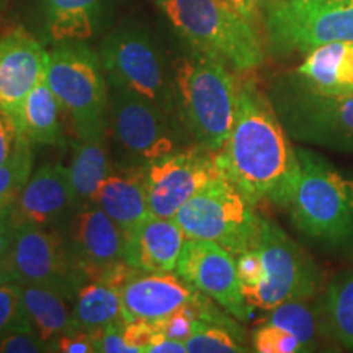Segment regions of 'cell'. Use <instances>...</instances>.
<instances>
[{
	"instance_id": "obj_1",
	"label": "cell",
	"mask_w": 353,
	"mask_h": 353,
	"mask_svg": "<svg viewBox=\"0 0 353 353\" xmlns=\"http://www.w3.org/2000/svg\"><path fill=\"white\" fill-rule=\"evenodd\" d=\"M216 162L224 179L252 205L288 206L299 174L296 149L270 97L252 81L241 82L232 130L216 152Z\"/></svg>"
},
{
	"instance_id": "obj_2",
	"label": "cell",
	"mask_w": 353,
	"mask_h": 353,
	"mask_svg": "<svg viewBox=\"0 0 353 353\" xmlns=\"http://www.w3.org/2000/svg\"><path fill=\"white\" fill-rule=\"evenodd\" d=\"M175 112L195 145L218 152L232 130L241 82L231 69L193 50L172 65Z\"/></svg>"
},
{
	"instance_id": "obj_3",
	"label": "cell",
	"mask_w": 353,
	"mask_h": 353,
	"mask_svg": "<svg viewBox=\"0 0 353 353\" xmlns=\"http://www.w3.org/2000/svg\"><path fill=\"white\" fill-rule=\"evenodd\" d=\"M299 174L286 206L291 224L325 247L353 237V176L309 149H296Z\"/></svg>"
},
{
	"instance_id": "obj_4",
	"label": "cell",
	"mask_w": 353,
	"mask_h": 353,
	"mask_svg": "<svg viewBox=\"0 0 353 353\" xmlns=\"http://www.w3.org/2000/svg\"><path fill=\"white\" fill-rule=\"evenodd\" d=\"M170 23L193 50L226 64L236 72L260 68L265 59L257 26L221 0H159Z\"/></svg>"
},
{
	"instance_id": "obj_5",
	"label": "cell",
	"mask_w": 353,
	"mask_h": 353,
	"mask_svg": "<svg viewBox=\"0 0 353 353\" xmlns=\"http://www.w3.org/2000/svg\"><path fill=\"white\" fill-rule=\"evenodd\" d=\"M46 81L77 138L108 134V81L100 54L83 41L57 43L50 51Z\"/></svg>"
},
{
	"instance_id": "obj_6",
	"label": "cell",
	"mask_w": 353,
	"mask_h": 353,
	"mask_svg": "<svg viewBox=\"0 0 353 353\" xmlns=\"http://www.w3.org/2000/svg\"><path fill=\"white\" fill-rule=\"evenodd\" d=\"M270 101L291 139L353 152V94H321L294 74L273 85Z\"/></svg>"
},
{
	"instance_id": "obj_7",
	"label": "cell",
	"mask_w": 353,
	"mask_h": 353,
	"mask_svg": "<svg viewBox=\"0 0 353 353\" xmlns=\"http://www.w3.org/2000/svg\"><path fill=\"white\" fill-rule=\"evenodd\" d=\"M229 180L221 176L200 190L175 214L187 239L214 242L234 257L255 249L263 219Z\"/></svg>"
},
{
	"instance_id": "obj_8",
	"label": "cell",
	"mask_w": 353,
	"mask_h": 353,
	"mask_svg": "<svg viewBox=\"0 0 353 353\" xmlns=\"http://www.w3.org/2000/svg\"><path fill=\"white\" fill-rule=\"evenodd\" d=\"M262 28L275 54L353 41V0H263Z\"/></svg>"
},
{
	"instance_id": "obj_9",
	"label": "cell",
	"mask_w": 353,
	"mask_h": 353,
	"mask_svg": "<svg viewBox=\"0 0 353 353\" xmlns=\"http://www.w3.org/2000/svg\"><path fill=\"white\" fill-rule=\"evenodd\" d=\"M108 138L120 157L118 162L128 165H148L179 151L169 114L113 81H108Z\"/></svg>"
},
{
	"instance_id": "obj_10",
	"label": "cell",
	"mask_w": 353,
	"mask_h": 353,
	"mask_svg": "<svg viewBox=\"0 0 353 353\" xmlns=\"http://www.w3.org/2000/svg\"><path fill=\"white\" fill-rule=\"evenodd\" d=\"M6 267L17 283L50 286L72 301L87 281L61 228L17 226Z\"/></svg>"
},
{
	"instance_id": "obj_11",
	"label": "cell",
	"mask_w": 353,
	"mask_h": 353,
	"mask_svg": "<svg viewBox=\"0 0 353 353\" xmlns=\"http://www.w3.org/2000/svg\"><path fill=\"white\" fill-rule=\"evenodd\" d=\"M265 276L257 290L247 294V303L265 311L291 299H312L321 288L322 278L316 263L273 221L263 219L257 245Z\"/></svg>"
},
{
	"instance_id": "obj_12",
	"label": "cell",
	"mask_w": 353,
	"mask_h": 353,
	"mask_svg": "<svg viewBox=\"0 0 353 353\" xmlns=\"http://www.w3.org/2000/svg\"><path fill=\"white\" fill-rule=\"evenodd\" d=\"M100 59L108 81L152 101L170 118L176 114L172 76L157 46L144 32L117 30L101 44Z\"/></svg>"
},
{
	"instance_id": "obj_13",
	"label": "cell",
	"mask_w": 353,
	"mask_h": 353,
	"mask_svg": "<svg viewBox=\"0 0 353 353\" xmlns=\"http://www.w3.org/2000/svg\"><path fill=\"white\" fill-rule=\"evenodd\" d=\"M221 176L216 152L200 145L159 157L145 165L149 211L174 219L190 198Z\"/></svg>"
},
{
	"instance_id": "obj_14",
	"label": "cell",
	"mask_w": 353,
	"mask_h": 353,
	"mask_svg": "<svg viewBox=\"0 0 353 353\" xmlns=\"http://www.w3.org/2000/svg\"><path fill=\"white\" fill-rule=\"evenodd\" d=\"M175 273L237 321H249L252 306L242 290L236 257L214 242L187 239Z\"/></svg>"
},
{
	"instance_id": "obj_15",
	"label": "cell",
	"mask_w": 353,
	"mask_h": 353,
	"mask_svg": "<svg viewBox=\"0 0 353 353\" xmlns=\"http://www.w3.org/2000/svg\"><path fill=\"white\" fill-rule=\"evenodd\" d=\"M63 232L87 280H97L105 268L125 260L126 234L97 205L74 210Z\"/></svg>"
},
{
	"instance_id": "obj_16",
	"label": "cell",
	"mask_w": 353,
	"mask_h": 353,
	"mask_svg": "<svg viewBox=\"0 0 353 353\" xmlns=\"http://www.w3.org/2000/svg\"><path fill=\"white\" fill-rule=\"evenodd\" d=\"M50 51L32 34L17 28L0 37V108L20 131V114L32 88L46 74Z\"/></svg>"
},
{
	"instance_id": "obj_17",
	"label": "cell",
	"mask_w": 353,
	"mask_h": 353,
	"mask_svg": "<svg viewBox=\"0 0 353 353\" xmlns=\"http://www.w3.org/2000/svg\"><path fill=\"white\" fill-rule=\"evenodd\" d=\"M76 210L69 169L63 164H44L37 169L21 190L12 210L15 226L63 228Z\"/></svg>"
},
{
	"instance_id": "obj_18",
	"label": "cell",
	"mask_w": 353,
	"mask_h": 353,
	"mask_svg": "<svg viewBox=\"0 0 353 353\" xmlns=\"http://www.w3.org/2000/svg\"><path fill=\"white\" fill-rule=\"evenodd\" d=\"M120 293L126 322L164 319L172 312L198 301L203 294L175 272L143 270L136 273Z\"/></svg>"
},
{
	"instance_id": "obj_19",
	"label": "cell",
	"mask_w": 353,
	"mask_h": 353,
	"mask_svg": "<svg viewBox=\"0 0 353 353\" xmlns=\"http://www.w3.org/2000/svg\"><path fill=\"white\" fill-rule=\"evenodd\" d=\"M185 241L175 219L151 213L126 236L125 260L143 272H175Z\"/></svg>"
},
{
	"instance_id": "obj_20",
	"label": "cell",
	"mask_w": 353,
	"mask_h": 353,
	"mask_svg": "<svg viewBox=\"0 0 353 353\" xmlns=\"http://www.w3.org/2000/svg\"><path fill=\"white\" fill-rule=\"evenodd\" d=\"M94 205L103 210L128 236L151 214L145 192V165L113 164L97 190Z\"/></svg>"
},
{
	"instance_id": "obj_21",
	"label": "cell",
	"mask_w": 353,
	"mask_h": 353,
	"mask_svg": "<svg viewBox=\"0 0 353 353\" xmlns=\"http://www.w3.org/2000/svg\"><path fill=\"white\" fill-rule=\"evenodd\" d=\"M296 74L321 94H353V41L322 44L306 52Z\"/></svg>"
},
{
	"instance_id": "obj_22",
	"label": "cell",
	"mask_w": 353,
	"mask_h": 353,
	"mask_svg": "<svg viewBox=\"0 0 353 353\" xmlns=\"http://www.w3.org/2000/svg\"><path fill=\"white\" fill-rule=\"evenodd\" d=\"M21 301L30 327L44 342L74 330V301L50 286L20 285Z\"/></svg>"
},
{
	"instance_id": "obj_23",
	"label": "cell",
	"mask_w": 353,
	"mask_h": 353,
	"mask_svg": "<svg viewBox=\"0 0 353 353\" xmlns=\"http://www.w3.org/2000/svg\"><path fill=\"white\" fill-rule=\"evenodd\" d=\"M112 167L108 134L88 139L77 138L74 141L72 161L68 169L76 198V210L94 205L97 190L107 179Z\"/></svg>"
},
{
	"instance_id": "obj_24",
	"label": "cell",
	"mask_w": 353,
	"mask_h": 353,
	"mask_svg": "<svg viewBox=\"0 0 353 353\" xmlns=\"http://www.w3.org/2000/svg\"><path fill=\"white\" fill-rule=\"evenodd\" d=\"M112 324H126L120 290L87 280L74 298L72 332L94 334Z\"/></svg>"
},
{
	"instance_id": "obj_25",
	"label": "cell",
	"mask_w": 353,
	"mask_h": 353,
	"mask_svg": "<svg viewBox=\"0 0 353 353\" xmlns=\"http://www.w3.org/2000/svg\"><path fill=\"white\" fill-rule=\"evenodd\" d=\"M103 0H43L44 21L56 43L85 41L99 26Z\"/></svg>"
},
{
	"instance_id": "obj_26",
	"label": "cell",
	"mask_w": 353,
	"mask_h": 353,
	"mask_svg": "<svg viewBox=\"0 0 353 353\" xmlns=\"http://www.w3.org/2000/svg\"><path fill=\"white\" fill-rule=\"evenodd\" d=\"M61 105L52 94L46 74L26 97L20 114V132L32 141V144L61 145L64 144Z\"/></svg>"
},
{
	"instance_id": "obj_27",
	"label": "cell",
	"mask_w": 353,
	"mask_h": 353,
	"mask_svg": "<svg viewBox=\"0 0 353 353\" xmlns=\"http://www.w3.org/2000/svg\"><path fill=\"white\" fill-rule=\"evenodd\" d=\"M319 307L325 334L341 347L353 350V268L330 281Z\"/></svg>"
},
{
	"instance_id": "obj_28",
	"label": "cell",
	"mask_w": 353,
	"mask_h": 353,
	"mask_svg": "<svg viewBox=\"0 0 353 353\" xmlns=\"http://www.w3.org/2000/svg\"><path fill=\"white\" fill-rule=\"evenodd\" d=\"M311 299H291L270 309L265 322L288 330L301 342L304 352L316 350L321 335H325V325L321 307L312 306Z\"/></svg>"
},
{
	"instance_id": "obj_29",
	"label": "cell",
	"mask_w": 353,
	"mask_h": 353,
	"mask_svg": "<svg viewBox=\"0 0 353 353\" xmlns=\"http://www.w3.org/2000/svg\"><path fill=\"white\" fill-rule=\"evenodd\" d=\"M242 329L231 319H198L196 329L185 341L187 353H241L250 352L245 347Z\"/></svg>"
},
{
	"instance_id": "obj_30",
	"label": "cell",
	"mask_w": 353,
	"mask_h": 353,
	"mask_svg": "<svg viewBox=\"0 0 353 353\" xmlns=\"http://www.w3.org/2000/svg\"><path fill=\"white\" fill-rule=\"evenodd\" d=\"M33 161L32 141L20 134L15 152L0 164V213H12L21 190L33 174Z\"/></svg>"
},
{
	"instance_id": "obj_31",
	"label": "cell",
	"mask_w": 353,
	"mask_h": 353,
	"mask_svg": "<svg viewBox=\"0 0 353 353\" xmlns=\"http://www.w3.org/2000/svg\"><path fill=\"white\" fill-rule=\"evenodd\" d=\"M10 330H32L21 301L20 283L0 286V335Z\"/></svg>"
},
{
	"instance_id": "obj_32",
	"label": "cell",
	"mask_w": 353,
	"mask_h": 353,
	"mask_svg": "<svg viewBox=\"0 0 353 353\" xmlns=\"http://www.w3.org/2000/svg\"><path fill=\"white\" fill-rule=\"evenodd\" d=\"M254 350L259 353H298L304 352L301 342L290 334L288 330L278 327V325L268 324L255 330L252 335Z\"/></svg>"
},
{
	"instance_id": "obj_33",
	"label": "cell",
	"mask_w": 353,
	"mask_h": 353,
	"mask_svg": "<svg viewBox=\"0 0 353 353\" xmlns=\"http://www.w3.org/2000/svg\"><path fill=\"white\" fill-rule=\"evenodd\" d=\"M54 352L52 343L44 342L33 330H10L0 335V353Z\"/></svg>"
},
{
	"instance_id": "obj_34",
	"label": "cell",
	"mask_w": 353,
	"mask_h": 353,
	"mask_svg": "<svg viewBox=\"0 0 353 353\" xmlns=\"http://www.w3.org/2000/svg\"><path fill=\"white\" fill-rule=\"evenodd\" d=\"M236 265L242 290H244V294L247 296V294H250L254 290L259 288V285L262 283L265 276L262 257H260L257 247L237 255Z\"/></svg>"
},
{
	"instance_id": "obj_35",
	"label": "cell",
	"mask_w": 353,
	"mask_h": 353,
	"mask_svg": "<svg viewBox=\"0 0 353 353\" xmlns=\"http://www.w3.org/2000/svg\"><path fill=\"white\" fill-rule=\"evenodd\" d=\"M123 325L125 324H112L90 334L95 353H139L128 343L123 334Z\"/></svg>"
},
{
	"instance_id": "obj_36",
	"label": "cell",
	"mask_w": 353,
	"mask_h": 353,
	"mask_svg": "<svg viewBox=\"0 0 353 353\" xmlns=\"http://www.w3.org/2000/svg\"><path fill=\"white\" fill-rule=\"evenodd\" d=\"M123 334L131 347L141 353H145L148 347L159 337L156 322L151 321H128L123 325Z\"/></svg>"
},
{
	"instance_id": "obj_37",
	"label": "cell",
	"mask_w": 353,
	"mask_h": 353,
	"mask_svg": "<svg viewBox=\"0 0 353 353\" xmlns=\"http://www.w3.org/2000/svg\"><path fill=\"white\" fill-rule=\"evenodd\" d=\"M21 132L10 114L0 108V164L7 162L15 152Z\"/></svg>"
},
{
	"instance_id": "obj_38",
	"label": "cell",
	"mask_w": 353,
	"mask_h": 353,
	"mask_svg": "<svg viewBox=\"0 0 353 353\" xmlns=\"http://www.w3.org/2000/svg\"><path fill=\"white\" fill-rule=\"evenodd\" d=\"M54 352L63 353H95L94 341L88 334L69 332L63 334L54 341Z\"/></svg>"
},
{
	"instance_id": "obj_39",
	"label": "cell",
	"mask_w": 353,
	"mask_h": 353,
	"mask_svg": "<svg viewBox=\"0 0 353 353\" xmlns=\"http://www.w3.org/2000/svg\"><path fill=\"white\" fill-rule=\"evenodd\" d=\"M223 3L241 15L242 19L252 23L254 26L262 25V3L263 0H221Z\"/></svg>"
},
{
	"instance_id": "obj_40",
	"label": "cell",
	"mask_w": 353,
	"mask_h": 353,
	"mask_svg": "<svg viewBox=\"0 0 353 353\" xmlns=\"http://www.w3.org/2000/svg\"><path fill=\"white\" fill-rule=\"evenodd\" d=\"M17 226L12 221V213H0V265H6L15 241Z\"/></svg>"
},
{
	"instance_id": "obj_41",
	"label": "cell",
	"mask_w": 353,
	"mask_h": 353,
	"mask_svg": "<svg viewBox=\"0 0 353 353\" xmlns=\"http://www.w3.org/2000/svg\"><path fill=\"white\" fill-rule=\"evenodd\" d=\"M145 353H187V347H185L183 341H175V339L159 335L156 341L148 347Z\"/></svg>"
},
{
	"instance_id": "obj_42",
	"label": "cell",
	"mask_w": 353,
	"mask_h": 353,
	"mask_svg": "<svg viewBox=\"0 0 353 353\" xmlns=\"http://www.w3.org/2000/svg\"><path fill=\"white\" fill-rule=\"evenodd\" d=\"M13 281V276L12 273L7 270L6 265H0V286L7 285V283H12Z\"/></svg>"
},
{
	"instance_id": "obj_43",
	"label": "cell",
	"mask_w": 353,
	"mask_h": 353,
	"mask_svg": "<svg viewBox=\"0 0 353 353\" xmlns=\"http://www.w3.org/2000/svg\"><path fill=\"white\" fill-rule=\"evenodd\" d=\"M352 257H353V249H352Z\"/></svg>"
},
{
	"instance_id": "obj_44",
	"label": "cell",
	"mask_w": 353,
	"mask_h": 353,
	"mask_svg": "<svg viewBox=\"0 0 353 353\" xmlns=\"http://www.w3.org/2000/svg\"><path fill=\"white\" fill-rule=\"evenodd\" d=\"M156 2H159V0H156Z\"/></svg>"
}]
</instances>
